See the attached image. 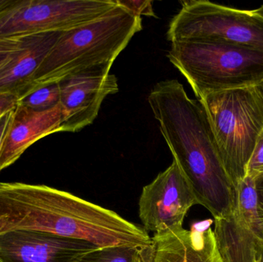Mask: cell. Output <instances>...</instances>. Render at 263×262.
<instances>
[{
	"instance_id": "6",
	"label": "cell",
	"mask_w": 263,
	"mask_h": 262,
	"mask_svg": "<svg viewBox=\"0 0 263 262\" xmlns=\"http://www.w3.org/2000/svg\"><path fill=\"white\" fill-rule=\"evenodd\" d=\"M117 6V0H0V38L66 32Z\"/></svg>"
},
{
	"instance_id": "5",
	"label": "cell",
	"mask_w": 263,
	"mask_h": 262,
	"mask_svg": "<svg viewBox=\"0 0 263 262\" xmlns=\"http://www.w3.org/2000/svg\"><path fill=\"white\" fill-rule=\"evenodd\" d=\"M170 23L167 38L176 42L228 43L263 51V18L206 0H189Z\"/></svg>"
},
{
	"instance_id": "23",
	"label": "cell",
	"mask_w": 263,
	"mask_h": 262,
	"mask_svg": "<svg viewBox=\"0 0 263 262\" xmlns=\"http://www.w3.org/2000/svg\"><path fill=\"white\" fill-rule=\"evenodd\" d=\"M256 262H263V239H257L256 243Z\"/></svg>"
},
{
	"instance_id": "16",
	"label": "cell",
	"mask_w": 263,
	"mask_h": 262,
	"mask_svg": "<svg viewBox=\"0 0 263 262\" xmlns=\"http://www.w3.org/2000/svg\"><path fill=\"white\" fill-rule=\"evenodd\" d=\"M60 90L59 83L37 86L18 99L23 105L35 111L52 109L60 104Z\"/></svg>"
},
{
	"instance_id": "22",
	"label": "cell",
	"mask_w": 263,
	"mask_h": 262,
	"mask_svg": "<svg viewBox=\"0 0 263 262\" xmlns=\"http://www.w3.org/2000/svg\"><path fill=\"white\" fill-rule=\"evenodd\" d=\"M13 112L14 110L10 111V112H6L0 116V149H1L3 141H4L8 129H9Z\"/></svg>"
},
{
	"instance_id": "11",
	"label": "cell",
	"mask_w": 263,
	"mask_h": 262,
	"mask_svg": "<svg viewBox=\"0 0 263 262\" xmlns=\"http://www.w3.org/2000/svg\"><path fill=\"white\" fill-rule=\"evenodd\" d=\"M211 224L209 220L191 230L182 227L154 234L149 262H222Z\"/></svg>"
},
{
	"instance_id": "17",
	"label": "cell",
	"mask_w": 263,
	"mask_h": 262,
	"mask_svg": "<svg viewBox=\"0 0 263 262\" xmlns=\"http://www.w3.org/2000/svg\"><path fill=\"white\" fill-rule=\"evenodd\" d=\"M263 175V130L259 134L256 146L247 166V175L256 179Z\"/></svg>"
},
{
	"instance_id": "13",
	"label": "cell",
	"mask_w": 263,
	"mask_h": 262,
	"mask_svg": "<svg viewBox=\"0 0 263 262\" xmlns=\"http://www.w3.org/2000/svg\"><path fill=\"white\" fill-rule=\"evenodd\" d=\"M213 233L222 262H256L257 237L236 212L215 219Z\"/></svg>"
},
{
	"instance_id": "2",
	"label": "cell",
	"mask_w": 263,
	"mask_h": 262,
	"mask_svg": "<svg viewBox=\"0 0 263 262\" xmlns=\"http://www.w3.org/2000/svg\"><path fill=\"white\" fill-rule=\"evenodd\" d=\"M142 29V18L118 4L105 16L62 32L35 72L29 91L80 74H109Z\"/></svg>"
},
{
	"instance_id": "25",
	"label": "cell",
	"mask_w": 263,
	"mask_h": 262,
	"mask_svg": "<svg viewBox=\"0 0 263 262\" xmlns=\"http://www.w3.org/2000/svg\"><path fill=\"white\" fill-rule=\"evenodd\" d=\"M253 11L256 15H259V17L263 18V5L261 6L260 7Z\"/></svg>"
},
{
	"instance_id": "21",
	"label": "cell",
	"mask_w": 263,
	"mask_h": 262,
	"mask_svg": "<svg viewBox=\"0 0 263 262\" xmlns=\"http://www.w3.org/2000/svg\"><path fill=\"white\" fill-rule=\"evenodd\" d=\"M256 194H257L258 218L259 226L263 234V175L255 179Z\"/></svg>"
},
{
	"instance_id": "4",
	"label": "cell",
	"mask_w": 263,
	"mask_h": 262,
	"mask_svg": "<svg viewBox=\"0 0 263 262\" xmlns=\"http://www.w3.org/2000/svg\"><path fill=\"white\" fill-rule=\"evenodd\" d=\"M227 175L235 187L263 130V99L256 87L213 92L199 98Z\"/></svg>"
},
{
	"instance_id": "3",
	"label": "cell",
	"mask_w": 263,
	"mask_h": 262,
	"mask_svg": "<svg viewBox=\"0 0 263 262\" xmlns=\"http://www.w3.org/2000/svg\"><path fill=\"white\" fill-rule=\"evenodd\" d=\"M170 63L198 99L213 92L255 87L263 81V51L228 43L184 41L171 44Z\"/></svg>"
},
{
	"instance_id": "8",
	"label": "cell",
	"mask_w": 263,
	"mask_h": 262,
	"mask_svg": "<svg viewBox=\"0 0 263 262\" xmlns=\"http://www.w3.org/2000/svg\"><path fill=\"white\" fill-rule=\"evenodd\" d=\"M58 83L63 113L61 132H78L92 125L105 98L120 90L117 76L109 73L87 72Z\"/></svg>"
},
{
	"instance_id": "24",
	"label": "cell",
	"mask_w": 263,
	"mask_h": 262,
	"mask_svg": "<svg viewBox=\"0 0 263 262\" xmlns=\"http://www.w3.org/2000/svg\"><path fill=\"white\" fill-rule=\"evenodd\" d=\"M255 87H256V90L259 92V95H260V96L262 97L263 99V81L262 83L258 84L257 86H255Z\"/></svg>"
},
{
	"instance_id": "9",
	"label": "cell",
	"mask_w": 263,
	"mask_h": 262,
	"mask_svg": "<svg viewBox=\"0 0 263 262\" xmlns=\"http://www.w3.org/2000/svg\"><path fill=\"white\" fill-rule=\"evenodd\" d=\"M97 249L87 241L44 232L0 234V262H72Z\"/></svg>"
},
{
	"instance_id": "15",
	"label": "cell",
	"mask_w": 263,
	"mask_h": 262,
	"mask_svg": "<svg viewBox=\"0 0 263 262\" xmlns=\"http://www.w3.org/2000/svg\"><path fill=\"white\" fill-rule=\"evenodd\" d=\"M150 255L151 244L111 246L98 248L72 262H149Z\"/></svg>"
},
{
	"instance_id": "14",
	"label": "cell",
	"mask_w": 263,
	"mask_h": 262,
	"mask_svg": "<svg viewBox=\"0 0 263 262\" xmlns=\"http://www.w3.org/2000/svg\"><path fill=\"white\" fill-rule=\"evenodd\" d=\"M236 207L238 218L255 234L263 239L258 218L257 194L254 178L246 176L236 186Z\"/></svg>"
},
{
	"instance_id": "10",
	"label": "cell",
	"mask_w": 263,
	"mask_h": 262,
	"mask_svg": "<svg viewBox=\"0 0 263 262\" xmlns=\"http://www.w3.org/2000/svg\"><path fill=\"white\" fill-rule=\"evenodd\" d=\"M61 105L45 111H35L17 105L0 149V172L15 163L34 143L62 131Z\"/></svg>"
},
{
	"instance_id": "7",
	"label": "cell",
	"mask_w": 263,
	"mask_h": 262,
	"mask_svg": "<svg viewBox=\"0 0 263 262\" xmlns=\"http://www.w3.org/2000/svg\"><path fill=\"white\" fill-rule=\"evenodd\" d=\"M198 205L193 190L177 163L160 172L144 186L139 201V216L146 232L161 233L182 228L190 209Z\"/></svg>"
},
{
	"instance_id": "20",
	"label": "cell",
	"mask_w": 263,
	"mask_h": 262,
	"mask_svg": "<svg viewBox=\"0 0 263 262\" xmlns=\"http://www.w3.org/2000/svg\"><path fill=\"white\" fill-rule=\"evenodd\" d=\"M18 105V98L13 94L0 93V116L14 110Z\"/></svg>"
},
{
	"instance_id": "1",
	"label": "cell",
	"mask_w": 263,
	"mask_h": 262,
	"mask_svg": "<svg viewBox=\"0 0 263 262\" xmlns=\"http://www.w3.org/2000/svg\"><path fill=\"white\" fill-rule=\"evenodd\" d=\"M148 103L159 130L198 205L215 219L231 215L236 189L226 172L206 112L177 79L159 82Z\"/></svg>"
},
{
	"instance_id": "12",
	"label": "cell",
	"mask_w": 263,
	"mask_h": 262,
	"mask_svg": "<svg viewBox=\"0 0 263 262\" xmlns=\"http://www.w3.org/2000/svg\"><path fill=\"white\" fill-rule=\"evenodd\" d=\"M62 32L24 36L20 50L0 68V93L13 94L18 99L26 95L35 72Z\"/></svg>"
},
{
	"instance_id": "19",
	"label": "cell",
	"mask_w": 263,
	"mask_h": 262,
	"mask_svg": "<svg viewBox=\"0 0 263 262\" xmlns=\"http://www.w3.org/2000/svg\"><path fill=\"white\" fill-rule=\"evenodd\" d=\"M23 37L0 38V68L20 50L23 43Z\"/></svg>"
},
{
	"instance_id": "18",
	"label": "cell",
	"mask_w": 263,
	"mask_h": 262,
	"mask_svg": "<svg viewBox=\"0 0 263 262\" xmlns=\"http://www.w3.org/2000/svg\"><path fill=\"white\" fill-rule=\"evenodd\" d=\"M117 3L138 16L141 17L142 15H145V16L156 17L154 9H153V1L117 0Z\"/></svg>"
}]
</instances>
